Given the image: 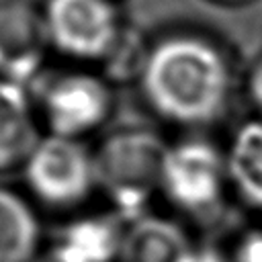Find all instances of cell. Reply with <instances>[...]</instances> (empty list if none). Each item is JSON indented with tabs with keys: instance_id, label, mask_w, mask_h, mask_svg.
<instances>
[{
	"instance_id": "1",
	"label": "cell",
	"mask_w": 262,
	"mask_h": 262,
	"mask_svg": "<svg viewBox=\"0 0 262 262\" xmlns=\"http://www.w3.org/2000/svg\"><path fill=\"white\" fill-rule=\"evenodd\" d=\"M137 88L147 111L162 123L205 129L221 121L231 104V57L207 33L168 31L149 39Z\"/></svg>"
},
{
	"instance_id": "2",
	"label": "cell",
	"mask_w": 262,
	"mask_h": 262,
	"mask_svg": "<svg viewBox=\"0 0 262 262\" xmlns=\"http://www.w3.org/2000/svg\"><path fill=\"white\" fill-rule=\"evenodd\" d=\"M168 143L149 129L127 127L106 135L96 151L98 188L113 211L127 219L143 215L149 199L160 192L162 166Z\"/></svg>"
},
{
	"instance_id": "3",
	"label": "cell",
	"mask_w": 262,
	"mask_h": 262,
	"mask_svg": "<svg viewBox=\"0 0 262 262\" xmlns=\"http://www.w3.org/2000/svg\"><path fill=\"white\" fill-rule=\"evenodd\" d=\"M47 135L84 139L98 131L115 111V84L98 70L72 68L41 78L33 94Z\"/></svg>"
},
{
	"instance_id": "4",
	"label": "cell",
	"mask_w": 262,
	"mask_h": 262,
	"mask_svg": "<svg viewBox=\"0 0 262 262\" xmlns=\"http://www.w3.org/2000/svg\"><path fill=\"white\" fill-rule=\"evenodd\" d=\"M20 168L33 201L51 211H74L98 188L94 151L82 139L41 137Z\"/></svg>"
},
{
	"instance_id": "5",
	"label": "cell",
	"mask_w": 262,
	"mask_h": 262,
	"mask_svg": "<svg viewBox=\"0 0 262 262\" xmlns=\"http://www.w3.org/2000/svg\"><path fill=\"white\" fill-rule=\"evenodd\" d=\"M41 8L51 49L80 66L102 63L127 29L115 0H45Z\"/></svg>"
},
{
	"instance_id": "6",
	"label": "cell",
	"mask_w": 262,
	"mask_h": 262,
	"mask_svg": "<svg viewBox=\"0 0 262 262\" xmlns=\"http://www.w3.org/2000/svg\"><path fill=\"white\" fill-rule=\"evenodd\" d=\"M229 188L225 151L203 137H184L168 143L160 192L184 215H205Z\"/></svg>"
},
{
	"instance_id": "7",
	"label": "cell",
	"mask_w": 262,
	"mask_h": 262,
	"mask_svg": "<svg viewBox=\"0 0 262 262\" xmlns=\"http://www.w3.org/2000/svg\"><path fill=\"white\" fill-rule=\"evenodd\" d=\"M43 8L31 0H0V76L27 84L49 49Z\"/></svg>"
},
{
	"instance_id": "8",
	"label": "cell",
	"mask_w": 262,
	"mask_h": 262,
	"mask_svg": "<svg viewBox=\"0 0 262 262\" xmlns=\"http://www.w3.org/2000/svg\"><path fill=\"white\" fill-rule=\"evenodd\" d=\"M127 221L117 211L82 215L59 231L51 250L66 262H119Z\"/></svg>"
},
{
	"instance_id": "9",
	"label": "cell",
	"mask_w": 262,
	"mask_h": 262,
	"mask_svg": "<svg viewBox=\"0 0 262 262\" xmlns=\"http://www.w3.org/2000/svg\"><path fill=\"white\" fill-rule=\"evenodd\" d=\"M39 117L25 84L0 76V172L20 168L39 143Z\"/></svg>"
},
{
	"instance_id": "10",
	"label": "cell",
	"mask_w": 262,
	"mask_h": 262,
	"mask_svg": "<svg viewBox=\"0 0 262 262\" xmlns=\"http://www.w3.org/2000/svg\"><path fill=\"white\" fill-rule=\"evenodd\" d=\"M231 192L250 209L262 213V119L242 123L225 149Z\"/></svg>"
},
{
	"instance_id": "11",
	"label": "cell",
	"mask_w": 262,
	"mask_h": 262,
	"mask_svg": "<svg viewBox=\"0 0 262 262\" xmlns=\"http://www.w3.org/2000/svg\"><path fill=\"white\" fill-rule=\"evenodd\" d=\"M190 250L172 221L143 213L127 221L119 262H182Z\"/></svg>"
},
{
	"instance_id": "12",
	"label": "cell",
	"mask_w": 262,
	"mask_h": 262,
	"mask_svg": "<svg viewBox=\"0 0 262 262\" xmlns=\"http://www.w3.org/2000/svg\"><path fill=\"white\" fill-rule=\"evenodd\" d=\"M41 221L20 192L0 186V262H33L39 252Z\"/></svg>"
},
{
	"instance_id": "13",
	"label": "cell",
	"mask_w": 262,
	"mask_h": 262,
	"mask_svg": "<svg viewBox=\"0 0 262 262\" xmlns=\"http://www.w3.org/2000/svg\"><path fill=\"white\" fill-rule=\"evenodd\" d=\"M149 49V39L139 35L135 29L127 27L123 37L119 39L113 53L100 63V72L113 84L137 82L145 55Z\"/></svg>"
},
{
	"instance_id": "14",
	"label": "cell",
	"mask_w": 262,
	"mask_h": 262,
	"mask_svg": "<svg viewBox=\"0 0 262 262\" xmlns=\"http://www.w3.org/2000/svg\"><path fill=\"white\" fill-rule=\"evenodd\" d=\"M244 90H246V98L254 111V117L262 119V53L256 55V59L252 61V66L246 72V80H244Z\"/></svg>"
},
{
	"instance_id": "15",
	"label": "cell",
	"mask_w": 262,
	"mask_h": 262,
	"mask_svg": "<svg viewBox=\"0 0 262 262\" xmlns=\"http://www.w3.org/2000/svg\"><path fill=\"white\" fill-rule=\"evenodd\" d=\"M33 262H66V260H63L59 254H55V252L49 248L47 252H41V254H39V256H37Z\"/></svg>"
},
{
	"instance_id": "16",
	"label": "cell",
	"mask_w": 262,
	"mask_h": 262,
	"mask_svg": "<svg viewBox=\"0 0 262 262\" xmlns=\"http://www.w3.org/2000/svg\"><path fill=\"white\" fill-rule=\"evenodd\" d=\"M217 4H223V6H242V4H250L254 0H213Z\"/></svg>"
}]
</instances>
